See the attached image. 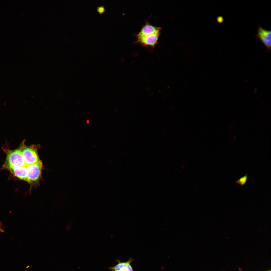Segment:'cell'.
Instances as JSON below:
<instances>
[{
	"label": "cell",
	"mask_w": 271,
	"mask_h": 271,
	"mask_svg": "<svg viewBox=\"0 0 271 271\" xmlns=\"http://www.w3.org/2000/svg\"><path fill=\"white\" fill-rule=\"evenodd\" d=\"M15 176L22 180L27 181L28 171L26 165L23 166L10 167L6 169Z\"/></svg>",
	"instance_id": "6"
},
{
	"label": "cell",
	"mask_w": 271,
	"mask_h": 271,
	"mask_svg": "<svg viewBox=\"0 0 271 271\" xmlns=\"http://www.w3.org/2000/svg\"><path fill=\"white\" fill-rule=\"evenodd\" d=\"M133 261L131 258L126 262H119L115 266L111 267V269L112 271H133L131 265Z\"/></svg>",
	"instance_id": "8"
},
{
	"label": "cell",
	"mask_w": 271,
	"mask_h": 271,
	"mask_svg": "<svg viewBox=\"0 0 271 271\" xmlns=\"http://www.w3.org/2000/svg\"><path fill=\"white\" fill-rule=\"evenodd\" d=\"M24 143L22 142L20 147L26 165H29L38 162L40 160L37 149L33 146H25Z\"/></svg>",
	"instance_id": "2"
},
{
	"label": "cell",
	"mask_w": 271,
	"mask_h": 271,
	"mask_svg": "<svg viewBox=\"0 0 271 271\" xmlns=\"http://www.w3.org/2000/svg\"><path fill=\"white\" fill-rule=\"evenodd\" d=\"M161 30L160 27L153 26L147 22L143 26L137 35L141 36L149 35L160 32Z\"/></svg>",
	"instance_id": "7"
},
{
	"label": "cell",
	"mask_w": 271,
	"mask_h": 271,
	"mask_svg": "<svg viewBox=\"0 0 271 271\" xmlns=\"http://www.w3.org/2000/svg\"><path fill=\"white\" fill-rule=\"evenodd\" d=\"M26 166L28 171L26 181L30 183L38 181L41 177L42 167L41 161L40 160L35 163Z\"/></svg>",
	"instance_id": "3"
},
{
	"label": "cell",
	"mask_w": 271,
	"mask_h": 271,
	"mask_svg": "<svg viewBox=\"0 0 271 271\" xmlns=\"http://www.w3.org/2000/svg\"><path fill=\"white\" fill-rule=\"evenodd\" d=\"M97 10L98 12L100 14H102L105 11L104 7L103 6L98 7L97 8Z\"/></svg>",
	"instance_id": "10"
},
{
	"label": "cell",
	"mask_w": 271,
	"mask_h": 271,
	"mask_svg": "<svg viewBox=\"0 0 271 271\" xmlns=\"http://www.w3.org/2000/svg\"><path fill=\"white\" fill-rule=\"evenodd\" d=\"M250 178L249 175L246 174L243 176L240 177L235 181V183L242 187L244 186L249 180Z\"/></svg>",
	"instance_id": "9"
},
{
	"label": "cell",
	"mask_w": 271,
	"mask_h": 271,
	"mask_svg": "<svg viewBox=\"0 0 271 271\" xmlns=\"http://www.w3.org/2000/svg\"><path fill=\"white\" fill-rule=\"evenodd\" d=\"M0 231L2 232H4V230L2 227V225L1 223L0 222Z\"/></svg>",
	"instance_id": "11"
},
{
	"label": "cell",
	"mask_w": 271,
	"mask_h": 271,
	"mask_svg": "<svg viewBox=\"0 0 271 271\" xmlns=\"http://www.w3.org/2000/svg\"><path fill=\"white\" fill-rule=\"evenodd\" d=\"M270 31L264 29L260 26H258L257 33L255 37L260 39L269 51L271 49Z\"/></svg>",
	"instance_id": "5"
},
{
	"label": "cell",
	"mask_w": 271,
	"mask_h": 271,
	"mask_svg": "<svg viewBox=\"0 0 271 271\" xmlns=\"http://www.w3.org/2000/svg\"><path fill=\"white\" fill-rule=\"evenodd\" d=\"M3 149L6 155V160L3 166L4 168L26 165L20 146L14 150L4 148Z\"/></svg>",
	"instance_id": "1"
},
{
	"label": "cell",
	"mask_w": 271,
	"mask_h": 271,
	"mask_svg": "<svg viewBox=\"0 0 271 271\" xmlns=\"http://www.w3.org/2000/svg\"><path fill=\"white\" fill-rule=\"evenodd\" d=\"M160 32L145 36L137 35V42L145 46L154 47L157 44Z\"/></svg>",
	"instance_id": "4"
}]
</instances>
